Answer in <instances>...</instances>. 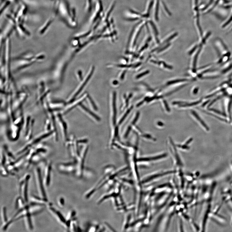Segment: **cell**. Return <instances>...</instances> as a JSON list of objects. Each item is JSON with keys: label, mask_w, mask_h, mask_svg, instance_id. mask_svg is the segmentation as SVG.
<instances>
[{"label": "cell", "mask_w": 232, "mask_h": 232, "mask_svg": "<svg viewBox=\"0 0 232 232\" xmlns=\"http://www.w3.org/2000/svg\"><path fill=\"white\" fill-rule=\"evenodd\" d=\"M166 156V155L164 154L161 155L156 156L154 157H152L151 158H142V159H139L138 161H148L151 160H155L157 159H161V158L163 157H165Z\"/></svg>", "instance_id": "cell-22"}, {"label": "cell", "mask_w": 232, "mask_h": 232, "mask_svg": "<svg viewBox=\"0 0 232 232\" xmlns=\"http://www.w3.org/2000/svg\"><path fill=\"white\" fill-rule=\"evenodd\" d=\"M199 88L198 87H196L195 88L193 91V94H196L198 92Z\"/></svg>", "instance_id": "cell-33"}, {"label": "cell", "mask_w": 232, "mask_h": 232, "mask_svg": "<svg viewBox=\"0 0 232 232\" xmlns=\"http://www.w3.org/2000/svg\"><path fill=\"white\" fill-rule=\"evenodd\" d=\"M122 67H124V66L123 65V66H122ZM125 67H127V66H125Z\"/></svg>", "instance_id": "cell-36"}, {"label": "cell", "mask_w": 232, "mask_h": 232, "mask_svg": "<svg viewBox=\"0 0 232 232\" xmlns=\"http://www.w3.org/2000/svg\"><path fill=\"white\" fill-rule=\"evenodd\" d=\"M76 160L72 162L60 163L58 165V169L62 173L68 174L76 172Z\"/></svg>", "instance_id": "cell-11"}, {"label": "cell", "mask_w": 232, "mask_h": 232, "mask_svg": "<svg viewBox=\"0 0 232 232\" xmlns=\"http://www.w3.org/2000/svg\"><path fill=\"white\" fill-rule=\"evenodd\" d=\"M9 2H7L6 3V4H5V5H4V6L2 8V9H1V13H2V12H3L4 11V9H5V8H6L7 7V6H8V5H9Z\"/></svg>", "instance_id": "cell-31"}, {"label": "cell", "mask_w": 232, "mask_h": 232, "mask_svg": "<svg viewBox=\"0 0 232 232\" xmlns=\"http://www.w3.org/2000/svg\"><path fill=\"white\" fill-rule=\"evenodd\" d=\"M49 209L51 212L55 214L57 219L60 221V222L65 226L67 221L66 219L64 217V216L59 211L52 207H50Z\"/></svg>", "instance_id": "cell-16"}, {"label": "cell", "mask_w": 232, "mask_h": 232, "mask_svg": "<svg viewBox=\"0 0 232 232\" xmlns=\"http://www.w3.org/2000/svg\"><path fill=\"white\" fill-rule=\"evenodd\" d=\"M48 102L50 107L54 111H57L62 109L67 104L66 102L59 100L51 102L48 101Z\"/></svg>", "instance_id": "cell-14"}, {"label": "cell", "mask_w": 232, "mask_h": 232, "mask_svg": "<svg viewBox=\"0 0 232 232\" xmlns=\"http://www.w3.org/2000/svg\"><path fill=\"white\" fill-rule=\"evenodd\" d=\"M132 109L133 107H131L128 109L126 110V111H125L122 114H121L119 119L117 120V125L119 127L120 125L122 124Z\"/></svg>", "instance_id": "cell-17"}, {"label": "cell", "mask_w": 232, "mask_h": 232, "mask_svg": "<svg viewBox=\"0 0 232 232\" xmlns=\"http://www.w3.org/2000/svg\"><path fill=\"white\" fill-rule=\"evenodd\" d=\"M52 21V20H50L47 22V23L45 25L44 27L41 30L40 32L41 34H43L45 32L46 29H47V28L49 27V26L51 24Z\"/></svg>", "instance_id": "cell-24"}, {"label": "cell", "mask_w": 232, "mask_h": 232, "mask_svg": "<svg viewBox=\"0 0 232 232\" xmlns=\"http://www.w3.org/2000/svg\"><path fill=\"white\" fill-rule=\"evenodd\" d=\"M105 225L107 226L108 229H109L111 230H112V231H115V230H114V229L111 227V226H110L107 223H105Z\"/></svg>", "instance_id": "cell-32"}, {"label": "cell", "mask_w": 232, "mask_h": 232, "mask_svg": "<svg viewBox=\"0 0 232 232\" xmlns=\"http://www.w3.org/2000/svg\"><path fill=\"white\" fill-rule=\"evenodd\" d=\"M186 81V80H174L172 81H170L169 82H168L167 83L168 85H171V84H175L178 82H183Z\"/></svg>", "instance_id": "cell-26"}, {"label": "cell", "mask_w": 232, "mask_h": 232, "mask_svg": "<svg viewBox=\"0 0 232 232\" xmlns=\"http://www.w3.org/2000/svg\"><path fill=\"white\" fill-rule=\"evenodd\" d=\"M215 45L221 56L220 58L222 63L227 62L230 56V52L224 44L223 43L220 39H217L215 41Z\"/></svg>", "instance_id": "cell-7"}, {"label": "cell", "mask_w": 232, "mask_h": 232, "mask_svg": "<svg viewBox=\"0 0 232 232\" xmlns=\"http://www.w3.org/2000/svg\"><path fill=\"white\" fill-rule=\"evenodd\" d=\"M221 73L223 74L227 73L232 70V60L230 62H227L222 68Z\"/></svg>", "instance_id": "cell-20"}, {"label": "cell", "mask_w": 232, "mask_h": 232, "mask_svg": "<svg viewBox=\"0 0 232 232\" xmlns=\"http://www.w3.org/2000/svg\"><path fill=\"white\" fill-rule=\"evenodd\" d=\"M149 71H147L143 73H141L140 74L137 76L136 77V78H139L141 77H143V76L149 73Z\"/></svg>", "instance_id": "cell-28"}, {"label": "cell", "mask_w": 232, "mask_h": 232, "mask_svg": "<svg viewBox=\"0 0 232 232\" xmlns=\"http://www.w3.org/2000/svg\"><path fill=\"white\" fill-rule=\"evenodd\" d=\"M164 104H165V107L166 108V109H167V110H168V111L169 110V109L168 107V105H167V104L166 102L165 101H164Z\"/></svg>", "instance_id": "cell-35"}, {"label": "cell", "mask_w": 232, "mask_h": 232, "mask_svg": "<svg viewBox=\"0 0 232 232\" xmlns=\"http://www.w3.org/2000/svg\"><path fill=\"white\" fill-rule=\"evenodd\" d=\"M88 146L85 145L80 152V155L75 159L77 162L76 175L78 177H81L84 171V165L88 150Z\"/></svg>", "instance_id": "cell-5"}, {"label": "cell", "mask_w": 232, "mask_h": 232, "mask_svg": "<svg viewBox=\"0 0 232 232\" xmlns=\"http://www.w3.org/2000/svg\"><path fill=\"white\" fill-rule=\"evenodd\" d=\"M53 131H45L44 132L42 133L35 137L33 139H31L28 143L24 145L17 152V155H19L23 154L25 152L28 151L29 149L32 148L33 146L37 145L39 142L44 139L48 138L51 135H53Z\"/></svg>", "instance_id": "cell-1"}, {"label": "cell", "mask_w": 232, "mask_h": 232, "mask_svg": "<svg viewBox=\"0 0 232 232\" xmlns=\"http://www.w3.org/2000/svg\"><path fill=\"white\" fill-rule=\"evenodd\" d=\"M36 185L37 186L39 193L41 197L47 199L44 187V182L42 177L41 170L40 167H37L35 170Z\"/></svg>", "instance_id": "cell-8"}, {"label": "cell", "mask_w": 232, "mask_h": 232, "mask_svg": "<svg viewBox=\"0 0 232 232\" xmlns=\"http://www.w3.org/2000/svg\"><path fill=\"white\" fill-rule=\"evenodd\" d=\"M62 114L58 113L55 114L57 124L59 128L62 138L63 142L66 143L67 138V125L63 118Z\"/></svg>", "instance_id": "cell-6"}, {"label": "cell", "mask_w": 232, "mask_h": 232, "mask_svg": "<svg viewBox=\"0 0 232 232\" xmlns=\"http://www.w3.org/2000/svg\"><path fill=\"white\" fill-rule=\"evenodd\" d=\"M192 113L193 115L194 116L195 118L197 119L198 121V122L201 124L205 129L207 131H209L210 129L208 127V126L204 122V121L202 119V118L200 117V116L197 114L196 112L194 111H192Z\"/></svg>", "instance_id": "cell-19"}, {"label": "cell", "mask_w": 232, "mask_h": 232, "mask_svg": "<svg viewBox=\"0 0 232 232\" xmlns=\"http://www.w3.org/2000/svg\"><path fill=\"white\" fill-rule=\"evenodd\" d=\"M210 110L212 111H213L216 113H217L220 115H221L224 116H225L224 114H223L221 112H220L219 111H218L217 110L213 109H210Z\"/></svg>", "instance_id": "cell-30"}, {"label": "cell", "mask_w": 232, "mask_h": 232, "mask_svg": "<svg viewBox=\"0 0 232 232\" xmlns=\"http://www.w3.org/2000/svg\"><path fill=\"white\" fill-rule=\"evenodd\" d=\"M65 203V199L63 197L60 198L59 200V203L60 206L62 207L64 206Z\"/></svg>", "instance_id": "cell-25"}, {"label": "cell", "mask_w": 232, "mask_h": 232, "mask_svg": "<svg viewBox=\"0 0 232 232\" xmlns=\"http://www.w3.org/2000/svg\"><path fill=\"white\" fill-rule=\"evenodd\" d=\"M46 98L44 99L43 103V105L47 118H48L50 121L52 129L53 131V136L55 140L58 141L59 140V136L57 128V123L56 118L55 114L54 111L50 107L48 100Z\"/></svg>", "instance_id": "cell-2"}, {"label": "cell", "mask_w": 232, "mask_h": 232, "mask_svg": "<svg viewBox=\"0 0 232 232\" xmlns=\"http://www.w3.org/2000/svg\"><path fill=\"white\" fill-rule=\"evenodd\" d=\"M94 67H92L90 68L86 77L84 78L82 82L81 83L80 85L72 93L67 99L66 102L67 104H69L75 101L77 97L82 91L84 87H85L89 82L90 79L91 78L94 72Z\"/></svg>", "instance_id": "cell-4"}, {"label": "cell", "mask_w": 232, "mask_h": 232, "mask_svg": "<svg viewBox=\"0 0 232 232\" xmlns=\"http://www.w3.org/2000/svg\"><path fill=\"white\" fill-rule=\"evenodd\" d=\"M87 102L89 106L91 109L94 111H97L98 110L96 106V104H95V103L94 102L93 100L92 99L91 97H89L88 96L87 97Z\"/></svg>", "instance_id": "cell-21"}, {"label": "cell", "mask_w": 232, "mask_h": 232, "mask_svg": "<svg viewBox=\"0 0 232 232\" xmlns=\"http://www.w3.org/2000/svg\"><path fill=\"white\" fill-rule=\"evenodd\" d=\"M198 46L197 45H195L192 49L189 52V54L191 55L194 51L197 48Z\"/></svg>", "instance_id": "cell-29"}, {"label": "cell", "mask_w": 232, "mask_h": 232, "mask_svg": "<svg viewBox=\"0 0 232 232\" xmlns=\"http://www.w3.org/2000/svg\"><path fill=\"white\" fill-rule=\"evenodd\" d=\"M30 178L29 175L26 176L20 183L19 193L21 196L26 203H28V183Z\"/></svg>", "instance_id": "cell-9"}, {"label": "cell", "mask_w": 232, "mask_h": 232, "mask_svg": "<svg viewBox=\"0 0 232 232\" xmlns=\"http://www.w3.org/2000/svg\"><path fill=\"white\" fill-rule=\"evenodd\" d=\"M117 95L115 92L112 93L110 98V122L111 130L119 126L117 125Z\"/></svg>", "instance_id": "cell-3"}, {"label": "cell", "mask_w": 232, "mask_h": 232, "mask_svg": "<svg viewBox=\"0 0 232 232\" xmlns=\"http://www.w3.org/2000/svg\"><path fill=\"white\" fill-rule=\"evenodd\" d=\"M169 45H170V44H168L166 46H165L164 47H163V49H161L160 50V51H159V52H160V51L161 52V51H163V50H164L165 49H166L167 48V47L169 46Z\"/></svg>", "instance_id": "cell-34"}, {"label": "cell", "mask_w": 232, "mask_h": 232, "mask_svg": "<svg viewBox=\"0 0 232 232\" xmlns=\"http://www.w3.org/2000/svg\"><path fill=\"white\" fill-rule=\"evenodd\" d=\"M220 75V73L218 71H209L205 73L201 77L204 78H212L217 77Z\"/></svg>", "instance_id": "cell-18"}, {"label": "cell", "mask_w": 232, "mask_h": 232, "mask_svg": "<svg viewBox=\"0 0 232 232\" xmlns=\"http://www.w3.org/2000/svg\"><path fill=\"white\" fill-rule=\"evenodd\" d=\"M87 94H84L83 96L77 100H75L72 102L67 104V106H65V108L63 110L62 114H66L69 113L76 107L78 106L79 105L81 104V103L87 98Z\"/></svg>", "instance_id": "cell-12"}, {"label": "cell", "mask_w": 232, "mask_h": 232, "mask_svg": "<svg viewBox=\"0 0 232 232\" xmlns=\"http://www.w3.org/2000/svg\"><path fill=\"white\" fill-rule=\"evenodd\" d=\"M52 163L49 162L46 164L44 174V183L47 187L49 186L50 183L51 174L52 170Z\"/></svg>", "instance_id": "cell-15"}, {"label": "cell", "mask_w": 232, "mask_h": 232, "mask_svg": "<svg viewBox=\"0 0 232 232\" xmlns=\"http://www.w3.org/2000/svg\"><path fill=\"white\" fill-rule=\"evenodd\" d=\"M6 208V207H3L2 209V217L3 222L6 223L8 221Z\"/></svg>", "instance_id": "cell-23"}, {"label": "cell", "mask_w": 232, "mask_h": 232, "mask_svg": "<svg viewBox=\"0 0 232 232\" xmlns=\"http://www.w3.org/2000/svg\"><path fill=\"white\" fill-rule=\"evenodd\" d=\"M78 108L85 114L90 118H91L94 122L99 123L101 122V119L98 116L94 113L93 111L85 106V105L82 104L79 105Z\"/></svg>", "instance_id": "cell-13"}, {"label": "cell", "mask_w": 232, "mask_h": 232, "mask_svg": "<svg viewBox=\"0 0 232 232\" xmlns=\"http://www.w3.org/2000/svg\"><path fill=\"white\" fill-rule=\"evenodd\" d=\"M28 98L25 93L20 94L16 99L12 102V107L14 113L22 110V107Z\"/></svg>", "instance_id": "cell-10"}, {"label": "cell", "mask_w": 232, "mask_h": 232, "mask_svg": "<svg viewBox=\"0 0 232 232\" xmlns=\"http://www.w3.org/2000/svg\"><path fill=\"white\" fill-rule=\"evenodd\" d=\"M77 141L79 144H86L88 142V140L86 138L81 139L80 140H77Z\"/></svg>", "instance_id": "cell-27"}]
</instances>
